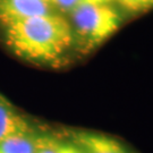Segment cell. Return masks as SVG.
Wrapping results in <instances>:
<instances>
[{
    "label": "cell",
    "instance_id": "6da1fadb",
    "mask_svg": "<svg viewBox=\"0 0 153 153\" xmlns=\"http://www.w3.org/2000/svg\"><path fill=\"white\" fill-rule=\"evenodd\" d=\"M8 48L33 62H50L74 43L68 21L58 13L30 17L2 27Z\"/></svg>",
    "mask_w": 153,
    "mask_h": 153
},
{
    "label": "cell",
    "instance_id": "ba28073f",
    "mask_svg": "<svg viewBox=\"0 0 153 153\" xmlns=\"http://www.w3.org/2000/svg\"><path fill=\"white\" fill-rule=\"evenodd\" d=\"M126 10L141 13L153 9V0H116Z\"/></svg>",
    "mask_w": 153,
    "mask_h": 153
},
{
    "label": "cell",
    "instance_id": "52a82bcc",
    "mask_svg": "<svg viewBox=\"0 0 153 153\" xmlns=\"http://www.w3.org/2000/svg\"><path fill=\"white\" fill-rule=\"evenodd\" d=\"M60 141L48 135H38L34 153H59Z\"/></svg>",
    "mask_w": 153,
    "mask_h": 153
},
{
    "label": "cell",
    "instance_id": "7a4b0ae2",
    "mask_svg": "<svg viewBox=\"0 0 153 153\" xmlns=\"http://www.w3.org/2000/svg\"><path fill=\"white\" fill-rule=\"evenodd\" d=\"M69 15L73 40L81 51L95 49L119 28L123 18L110 4L83 1Z\"/></svg>",
    "mask_w": 153,
    "mask_h": 153
},
{
    "label": "cell",
    "instance_id": "8992f818",
    "mask_svg": "<svg viewBox=\"0 0 153 153\" xmlns=\"http://www.w3.org/2000/svg\"><path fill=\"white\" fill-rule=\"evenodd\" d=\"M36 140L33 129L13 134L0 141V153H34Z\"/></svg>",
    "mask_w": 153,
    "mask_h": 153
},
{
    "label": "cell",
    "instance_id": "3957f363",
    "mask_svg": "<svg viewBox=\"0 0 153 153\" xmlns=\"http://www.w3.org/2000/svg\"><path fill=\"white\" fill-rule=\"evenodd\" d=\"M56 13L49 0H0V25L4 27L30 17Z\"/></svg>",
    "mask_w": 153,
    "mask_h": 153
},
{
    "label": "cell",
    "instance_id": "5b68a950",
    "mask_svg": "<svg viewBox=\"0 0 153 153\" xmlns=\"http://www.w3.org/2000/svg\"><path fill=\"white\" fill-rule=\"evenodd\" d=\"M31 126L7 100L0 97V141L13 134L31 131Z\"/></svg>",
    "mask_w": 153,
    "mask_h": 153
},
{
    "label": "cell",
    "instance_id": "277c9868",
    "mask_svg": "<svg viewBox=\"0 0 153 153\" xmlns=\"http://www.w3.org/2000/svg\"><path fill=\"white\" fill-rule=\"evenodd\" d=\"M69 137L83 153H131L118 140L100 133L74 131Z\"/></svg>",
    "mask_w": 153,
    "mask_h": 153
},
{
    "label": "cell",
    "instance_id": "9c48e42d",
    "mask_svg": "<svg viewBox=\"0 0 153 153\" xmlns=\"http://www.w3.org/2000/svg\"><path fill=\"white\" fill-rule=\"evenodd\" d=\"M52 8L58 14H71L83 0H49Z\"/></svg>",
    "mask_w": 153,
    "mask_h": 153
},
{
    "label": "cell",
    "instance_id": "30bf717a",
    "mask_svg": "<svg viewBox=\"0 0 153 153\" xmlns=\"http://www.w3.org/2000/svg\"><path fill=\"white\" fill-rule=\"evenodd\" d=\"M59 153H83L81 149L76 146L74 143L69 142H60L59 144Z\"/></svg>",
    "mask_w": 153,
    "mask_h": 153
},
{
    "label": "cell",
    "instance_id": "8fae6325",
    "mask_svg": "<svg viewBox=\"0 0 153 153\" xmlns=\"http://www.w3.org/2000/svg\"><path fill=\"white\" fill-rule=\"evenodd\" d=\"M83 1H88V2H94V4H110L114 0H83Z\"/></svg>",
    "mask_w": 153,
    "mask_h": 153
}]
</instances>
